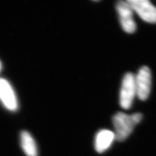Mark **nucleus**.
I'll use <instances>...</instances> for the list:
<instances>
[{"label": "nucleus", "instance_id": "f257e3e1", "mask_svg": "<svg viewBox=\"0 0 156 156\" xmlns=\"http://www.w3.org/2000/svg\"><path fill=\"white\" fill-rule=\"evenodd\" d=\"M143 119V115L140 113L131 115H127L122 112L115 114L113 119L115 127V139L118 141H123L128 137L132 132L135 126Z\"/></svg>", "mask_w": 156, "mask_h": 156}, {"label": "nucleus", "instance_id": "f03ea898", "mask_svg": "<svg viewBox=\"0 0 156 156\" xmlns=\"http://www.w3.org/2000/svg\"><path fill=\"white\" fill-rule=\"evenodd\" d=\"M136 96L135 75L128 72L124 76L120 93V105L122 108L129 109L132 105L133 101Z\"/></svg>", "mask_w": 156, "mask_h": 156}, {"label": "nucleus", "instance_id": "7ed1b4c3", "mask_svg": "<svg viewBox=\"0 0 156 156\" xmlns=\"http://www.w3.org/2000/svg\"><path fill=\"white\" fill-rule=\"evenodd\" d=\"M136 96L140 100L148 99L152 86V74L148 66L140 68L137 74L135 76Z\"/></svg>", "mask_w": 156, "mask_h": 156}, {"label": "nucleus", "instance_id": "20e7f679", "mask_svg": "<svg viewBox=\"0 0 156 156\" xmlns=\"http://www.w3.org/2000/svg\"><path fill=\"white\" fill-rule=\"evenodd\" d=\"M127 2L144 22L156 23V7L148 0H128Z\"/></svg>", "mask_w": 156, "mask_h": 156}, {"label": "nucleus", "instance_id": "39448f33", "mask_svg": "<svg viewBox=\"0 0 156 156\" xmlns=\"http://www.w3.org/2000/svg\"><path fill=\"white\" fill-rule=\"evenodd\" d=\"M120 22L124 31L128 33H133L136 31V23L133 18V11L128 3L120 1L116 3Z\"/></svg>", "mask_w": 156, "mask_h": 156}, {"label": "nucleus", "instance_id": "423d86ee", "mask_svg": "<svg viewBox=\"0 0 156 156\" xmlns=\"http://www.w3.org/2000/svg\"><path fill=\"white\" fill-rule=\"evenodd\" d=\"M0 99L9 110H16L18 104L15 94L11 86L4 79H0Z\"/></svg>", "mask_w": 156, "mask_h": 156}, {"label": "nucleus", "instance_id": "0eeeda50", "mask_svg": "<svg viewBox=\"0 0 156 156\" xmlns=\"http://www.w3.org/2000/svg\"><path fill=\"white\" fill-rule=\"evenodd\" d=\"M115 139L114 132L108 129H101L95 137V149L98 153L104 152L111 146Z\"/></svg>", "mask_w": 156, "mask_h": 156}, {"label": "nucleus", "instance_id": "6e6552de", "mask_svg": "<svg viewBox=\"0 0 156 156\" xmlns=\"http://www.w3.org/2000/svg\"><path fill=\"white\" fill-rule=\"evenodd\" d=\"M21 145L27 156H38L35 141L27 131H23L21 133Z\"/></svg>", "mask_w": 156, "mask_h": 156}, {"label": "nucleus", "instance_id": "1a4fd4ad", "mask_svg": "<svg viewBox=\"0 0 156 156\" xmlns=\"http://www.w3.org/2000/svg\"><path fill=\"white\" fill-rule=\"evenodd\" d=\"M0 70H1V62H0Z\"/></svg>", "mask_w": 156, "mask_h": 156}]
</instances>
